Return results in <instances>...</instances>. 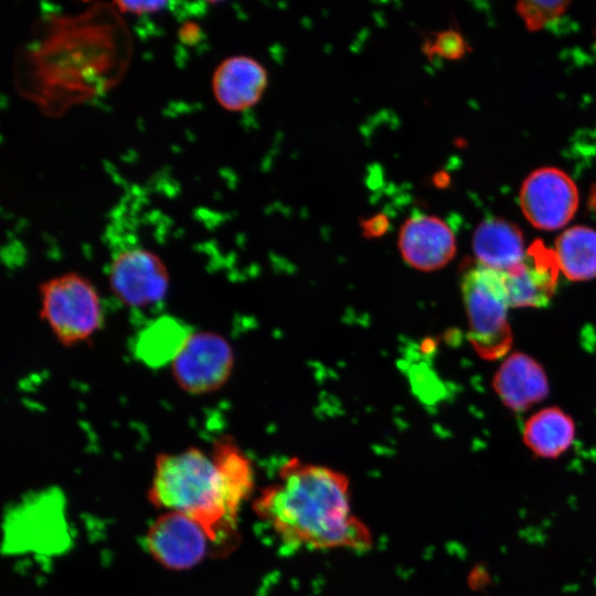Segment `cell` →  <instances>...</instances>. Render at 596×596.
I'll return each instance as SVG.
<instances>
[{
    "mask_svg": "<svg viewBox=\"0 0 596 596\" xmlns=\"http://www.w3.org/2000/svg\"><path fill=\"white\" fill-rule=\"evenodd\" d=\"M255 513L291 547H371L369 528L352 513L349 479L326 466L290 459L262 490Z\"/></svg>",
    "mask_w": 596,
    "mask_h": 596,
    "instance_id": "cell-1",
    "label": "cell"
},
{
    "mask_svg": "<svg viewBox=\"0 0 596 596\" xmlns=\"http://www.w3.org/2000/svg\"><path fill=\"white\" fill-rule=\"evenodd\" d=\"M254 486L247 456L231 439L217 441L207 456L195 447L156 459L150 502L187 514L220 543L234 530L241 504Z\"/></svg>",
    "mask_w": 596,
    "mask_h": 596,
    "instance_id": "cell-2",
    "label": "cell"
},
{
    "mask_svg": "<svg viewBox=\"0 0 596 596\" xmlns=\"http://www.w3.org/2000/svg\"><path fill=\"white\" fill-rule=\"evenodd\" d=\"M461 295L475 351L486 360L504 355L512 344V331L503 273L476 263L461 277Z\"/></svg>",
    "mask_w": 596,
    "mask_h": 596,
    "instance_id": "cell-3",
    "label": "cell"
},
{
    "mask_svg": "<svg viewBox=\"0 0 596 596\" xmlns=\"http://www.w3.org/2000/svg\"><path fill=\"white\" fill-rule=\"evenodd\" d=\"M40 315L56 340L74 345L91 339L104 320L100 297L78 273H64L40 285Z\"/></svg>",
    "mask_w": 596,
    "mask_h": 596,
    "instance_id": "cell-4",
    "label": "cell"
},
{
    "mask_svg": "<svg viewBox=\"0 0 596 596\" xmlns=\"http://www.w3.org/2000/svg\"><path fill=\"white\" fill-rule=\"evenodd\" d=\"M109 287L115 297L130 308H147L166 297L169 272L151 249L132 246L117 252L108 267Z\"/></svg>",
    "mask_w": 596,
    "mask_h": 596,
    "instance_id": "cell-5",
    "label": "cell"
},
{
    "mask_svg": "<svg viewBox=\"0 0 596 596\" xmlns=\"http://www.w3.org/2000/svg\"><path fill=\"white\" fill-rule=\"evenodd\" d=\"M234 366L231 344L222 336L193 332L171 363L178 386L189 394H207L221 389Z\"/></svg>",
    "mask_w": 596,
    "mask_h": 596,
    "instance_id": "cell-6",
    "label": "cell"
},
{
    "mask_svg": "<svg viewBox=\"0 0 596 596\" xmlns=\"http://www.w3.org/2000/svg\"><path fill=\"white\" fill-rule=\"evenodd\" d=\"M520 206L536 228L554 231L566 225L578 206V190L563 170L544 167L532 171L520 190Z\"/></svg>",
    "mask_w": 596,
    "mask_h": 596,
    "instance_id": "cell-7",
    "label": "cell"
},
{
    "mask_svg": "<svg viewBox=\"0 0 596 596\" xmlns=\"http://www.w3.org/2000/svg\"><path fill=\"white\" fill-rule=\"evenodd\" d=\"M403 260L419 272L445 267L456 255V237L450 226L432 214L415 213L404 220L397 234Z\"/></svg>",
    "mask_w": 596,
    "mask_h": 596,
    "instance_id": "cell-8",
    "label": "cell"
},
{
    "mask_svg": "<svg viewBox=\"0 0 596 596\" xmlns=\"http://www.w3.org/2000/svg\"><path fill=\"white\" fill-rule=\"evenodd\" d=\"M207 538L199 523L184 513L168 511L149 528L146 544L152 557L171 570H187L205 555Z\"/></svg>",
    "mask_w": 596,
    "mask_h": 596,
    "instance_id": "cell-9",
    "label": "cell"
},
{
    "mask_svg": "<svg viewBox=\"0 0 596 596\" xmlns=\"http://www.w3.org/2000/svg\"><path fill=\"white\" fill-rule=\"evenodd\" d=\"M560 272L554 251L534 242L524 259L503 273L510 308L546 306L556 290Z\"/></svg>",
    "mask_w": 596,
    "mask_h": 596,
    "instance_id": "cell-10",
    "label": "cell"
},
{
    "mask_svg": "<svg viewBox=\"0 0 596 596\" xmlns=\"http://www.w3.org/2000/svg\"><path fill=\"white\" fill-rule=\"evenodd\" d=\"M268 82V72L258 60L244 54L231 55L215 67L212 93L222 108L238 113L259 103Z\"/></svg>",
    "mask_w": 596,
    "mask_h": 596,
    "instance_id": "cell-11",
    "label": "cell"
},
{
    "mask_svg": "<svg viewBox=\"0 0 596 596\" xmlns=\"http://www.w3.org/2000/svg\"><path fill=\"white\" fill-rule=\"evenodd\" d=\"M493 390L514 412H523L543 401L549 382L543 368L531 356L514 352L505 358L493 376Z\"/></svg>",
    "mask_w": 596,
    "mask_h": 596,
    "instance_id": "cell-12",
    "label": "cell"
},
{
    "mask_svg": "<svg viewBox=\"0 0 596 596\" xmlns=\"http://www.w3.org/2000/svg\"><path fill=\"white\" fill-rule=\"evenodd\" d=\"M472 251L477 263L507 273L525 257L524 238L520 228L503 219H488L476 227Z\"/></svg>",
    "mask_w": 596,
    "mask_h": 596,
    "instance_id": "cell-13",
    "label": "cell"
},
{
    "mask_svg": "<svg viewBox=\"0 0 596 596\" xmlns=\"http://www.w3.org/2000/svg\"><path fill=\"white\" fill-rule=\"evenodd\" d=\"M182 319L162 315L142 327L132 342V353L149 368L171 364L193 333Z\"/></svg>",
    "mask_w": 596,
    "mask_h": 596,
    "instance_id": "cell-14",
    "label": "cell"
},
{
    "mask_svg": "<svg viewBox=\"0 0 596 596\" xmlns=\"http://www.w3.org/2000/svg\"><path fill=\"white\" fill-rule=\"evenodd\" d=\"M522 439L534 456L556 459L572 446L575 439V423L561 408L546 407L525 422Z\"/></svg>",
    "mask_w": 596,
    "mask_h": 596,
    "instance_id": "cell-15",
    "label": "cell"
},
{
    "mask_svg": "<svg viewBox=\"0 0 596 596\" xmlns=\"http://www.w3.org/2000/svg\"><path fill=\"white\" fill-rule=\"evenodd\" d=\"M553 249L560 270L573 281L596 277V230L574 226L564 231Z\"/></svg>",
    "mask_w": 596,
    "mask_h": 596,
    "instance_id": "cell-16",
    "label": "cell"
},
{
    "mask_svg": "<svg viewBox=\"0 0 596 596\" xmlns=\"http://www.w3.org/2000/svg\"><path fill=\"white\" fill-rule=\"evenodd\" d=\"M470 51L465 36L455 29L435 32L423 43V52L429 58L440 57L458 61Z\"/></svg>",
    "mask_w": 596,
    "mask_h": 596,
    "instance_id": "cell-17",
    "label": "cell"
},
{
    "mask_svg": "<svg viewBox=\"0 0 596 596\" xmlns=\"http://www.w3.org/2000/svg\"><path fill=\"white\" fill-rule=\"evenodd\" d=\"M570 1L522 0L515 4V11L530 31H538L565 12Z\"/></svg>",
    "mask_w": 596,
    "mask_h": 596,
    "instance_id": "cell-18",
    "label": "cell"
},
{
    "mask_svg": "<svg viewBox=\"0 0 596 596\" xmlns=\"http://www.w3.org/2000/svg\"><path fill=\"white\" fill-rule=\"evenodd\" d=\"M360 224L362 233L365 237L376 238L387 232L390 227V217L386 213L377 212L371 216L362 219Z\"/></svg>",
    "mask_w": 596,
    "mask_h": 596,
    "instance_id": "cell-19",
    "label": "cell"
},
{
    "mask_svg": "<svg viewBox=\"0 0 596 596\" xmlns=\"http://www.w3.org/2000/svg\"><path fill=\"white\" fill-rule=\"evenodd\" d=\"M167 2L163 1H117L119 10L136 15L158 12Z\"/></svg>",
    "mask_w": 596,
    "mask_h": 596,
    "instance_id": "cell-20",
    "label": "cell"
},
{
    "mask_svg": "<svg viewBox=\"0 0 596 596\" xmlns=\"http://www.w3.org/2000/svg\"><path fill=\"white\" fill-rule=\"evenodd\" d=\"M179 34L185 43H193L200 34V29L195 24L188 23L181 28Z\"/></svg>",
    "mask_w": 596,
    "mask_h": 596,
    "instance_id": "cell-21",
    "label": "cell"
},
{
    "mask_svg": "<svg viewBox=\"0 0 596 596\" xmlns=\"http://www.w3.org/2000/svg\"><path fill=\"white\" fill-rule=\"evenodd\" d=\"M433 180H434V184L438 188H444L445 185L449 183V177L443 171H439L438 173H436Z\"/></svg>",
    "mask_w": 596,
    "mask_h": 596,
    "instance_id": "cell-22",
    "label": "cell"
},
{
    "mask_svg": "<svg viewBox=\"0 0 596 596\" xmlns=\"http://www.w3.org/2000/svg\"><path fill=\"white\" fill-rule=\"evenodd\" d=\"M588 206L590 210L596 212V182L590 187V192L588 195Z\"/></svg>",
    "mask_w": 596,
    "mask_h": 596,
    "instance_id": "cell-23",
    "label": "cell"
}]
</instances>
